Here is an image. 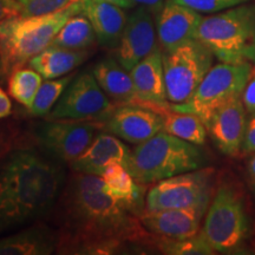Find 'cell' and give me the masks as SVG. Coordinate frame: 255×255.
<instances>
[{
    "label": "cell",
    "instance_id": "14",
    "mask_svg": "<svg viewBox=\"0 0 255 255\" xmlns=\"http://www.w3.org/2000/svg\"><path fill=\"white\" fill-rule=\"evenodd\" d=\"M247 120L241 98L222 105L207 121V131L223 154L237 156L244 145Z\"/></svg>",
    "mask_w": 255,
    "mask_h": 255
},
{
    "label": "cell",
    "instance_id": "23",
    "mask_svg": "<svg viewBox=\"0 0 255 255\" xmlns=\"http://www.w3.org/2000/svg\"><path fill=\"white\" fill-rule=\"evenodd\" d=\"M163 117V131L193 143L196 145L205 144L207 137L206 124L199 116L193 114L177 113L168 107L151 108Z\"/></svg>",
    "mask_w": 255,
    "mask_h": 255
},
{
    "label": "cell",
    "instance_id": "8",
    "mask_svg": "<svg viewBox=\"0 0 255 255\" xmlns=\"http://www.w3.org/2000/svg\"><path fill=\"white\" fill-rule=\"evenodd\" d=\"M213 169H197L158 181L146 191L145 210L194 209L205 214L212 195Z\"/></svg>",
    "mask_w": 255,
    "mask_h": 255
},
{
    "label": "cell",
    "instance_id": "33",
    "mask_svg": "<svg viewBox=\"0 0 255 255\" xmlns=\"http://www.w3.org/2000/svg\"><path fill=\"white\" fill-rule=\"evenodd\" d=\"M12 113V103L11 100L6 92L0 88V120L6 119Z\"/></svg>",
    "mask_w": 255,
    "mask_h": 255
},
{
    "label": "cell",
    "instance_id": "7",
    "mask_svg": "<svg viewBox=\"0 0 255 255\" xmlns=\"http://www.w3.org/2000/svg\"><path fill=\"white\" fill-rule=\"evenodd\" d=\"M214 55L199 40L191 39L163 52L167 100L171 104L186 103L212 69Z\"/></svg>",
    "mask_w": 255,
    "mask_h": 255
},
{
    "label": "cell",
    "instance_id": "37",
    "mask_svg": "<svg viewBox=\"0 0 255 255\" xmlns=\"http://www.w3.org/2000/svg\"><path fill=\"white\" fill-rule=\"evenodd\" d=\"M248 173H250L252 181L255 183V155L251 158L250 163H248Z\"/></svg>",
    "mask_w": 255,
    "mask_h": 255
},
{
    "label": "cell",
    "instance_id": "25",
    "mask_svg": "<svg viewBox=\"0 0 255 255\" xmlns=\"http://www.w3.org/2000/svg\"><path fill=\"white\" fill-rule=\"evenodd\" d=\"M43 77L32 68H19L9 73L8 92L13 100L24 105L27 110L31 109Z\"/></svg>",
    "mask_w": 255,
    "mask_h": 255
},
{
    "label": "cell",
    "instance_id": "2",
    "mask_svg": "<svg viewBox=\"0 0 255 255\" xmlns=\"http://www.w3.org/2000/svg\"><path fill=\"white\" fill-rule=\"evenodd\" d=\"M63 162L34 149L9 150L0 158V234L45 216L65 187Z\"/></svg>",
    "mask_w": 255,
    "mask_h": 255
},
{
    "label": "cell",
    "instance_id": "31",
    "mask_svg": "<svg viewBox=\"0 0 255 255\" xmlns=\"http://www.w3.org/2000/svg\"><path fill=\"white\" fill-rule=\"evenodd\" d=\"M242 149H244V151L246 152L255 151V111L254 113H252L251 119L247 122Z\"/></svg>",
    "mask_w": 255,
    "mask_h": 255
},
{
    "label": "cell",
    "instance_id": "4",
    "mask_svg": "<svg viewBox=\"0 0 255 255\" xmlns=\"http://www.w3.org/2000/svg\"><path fill=\"white\" fill-rule=\"evenodd\" d=\"M83 1L44 15H14L0 23V49L4 57L6 75L23 68L31 58L51 45L64 24L72 15L82 13Z\"/></svg>",
    "mask_w": 255,
    "mask_h": 255
},
{
    "label": "cell",
    "instance_id": "5",
    "mask_svg": "<svg viewBox=\"0 0 255 255\" xmlns=\"http://www.w3.org/2000/svg\"><path fill=\"white\" fill-rule=\"evenodd\" d=\"M195 39L222 63H255V5H238L202 18Z\"/></svg>",
    "mask_w": 255,
    "mask_h": 255
},
{
    "label": "cell",
    "instance_id": "38",
    "mask_svg": "<svg viewBox=\"0 0 255 255\" xmlns=\"http://www.w3.org/2000/svg\"><path fill=\"white\" fill-rule=\"evenodd\" d=\"M6 76L5 65H4V57H2L1 49H0V79H2Z\"/></svg>",
    "mask_w": 255,
    "mask_h": 255
},
{
    "label": "cell",
    "instance_id": "30",
    "mask_svg": "<svg viewBox=\"0 0 255 255\" xmlns=\"http://www.w3.org/2000/svg\"><path fill=\"white\" fill-rule=\"evenodd\" d=\"M18 14H21V6L17 0H0V23Z\"/></svg>",
    "mask_w": 255,
    "mask_h": 255
},
{
    "label": "cell",
    "instance_id": "17",
    "mask_svg": "<svg viewBox=\"0 0 255 255\" xmlns=\"http://www.w3.org/2000/svg\"><path fill=\"white\" fill-rule=\"evenodd\" d=\"M130 152L129 146L119 137L108 131L101 132L96 135L87 150L69 165L76 173L102 176L108 165L115 162L127 168Z\"/></svg>",
    "mask_w": 255,
    "mask_h": 255
},
{
    "label": "cell",
    "instance_id": "28",
    "mask_svg": "<svg viewBox=\"0 0 255 255\" xmlns=\"http://www.w3.org/2000/svg\"><path fill=\"white\" fill-rule=\"evenodd\" d=\"M21 6V15L34 17L58 12L78 0H17Z\"/></svg>",
    "mask_w": 255,
    "mask_h": 255
},
{
    "label": "cell",
    "instance_id": "24",
    "mask_svg": "<svg viewBox=\"0 0 255 255\" xmlns=\"http://www.w3.org/2000/svg\"><path fill=\"white\" fill-rule=\"evenodd\" d=\"M97 40L95 30L84 13H77L69 18V20L60 28L53 38L52 45L71 50H87Z\"/></svg>",
    "mask_w": 255,
    "mask_h": 255
},
{
    "label": "cell",
    "instance_id": "35",
    "mask_svg": "<svg viewBox=\"0 0 255 255\" xmlns=\"http://www.w3.org/2000/svg\"><path fill=\"white\" fill-rule=\"evenodd\" d=\"M8 143H7V138H6L5 135L0 133V158L4 156L6 152L8 151Z\"/></svg>",
    "mask_w": 255,
    "mask_h": 255
},
{
    "label": "cell",
    "instance_id": "1",
    "mask_svg": "<svg viewBox=\"0 0 255 255\" xmlns=\"http://www.w3.org/2000/svg\"><path fill=\"white\" fill-rule=\"evenodd\" d=\"M57 203L59 253L107 255L157 246L159 237L146 231L127 202L111 195L102 176L77 173Z\"/></svg>",
    "mask_w": 255,
    "mask_h": 255
},
{
    "label": "cell",
    "instance_id": "34",
    "mask_svg": "<svg viewBox=\"0 0 255 255\" xmlns=\"http://www.w3.org/2000/svg\"><path fill=\"white\" fill-rule=\"evenodd\" d=\"M164 1L165 0H131L133 6H144V7L150 9L151 12L159 11Z\"/></svg>",
    "mask_w": 255,
    "mask_h": 255
},
{
    "label": "cell",
    "instance_id": "18",
    "mask_svg": "<svg viewBox=\"0 0 255 255\" xmlns=\"http://www.w3.org/2000/svg\"><path fill=\"white\" fill-rule=\"evenodd\" d=\"M202 216V213L194 209H144L139 220L146 231L156 237L186 239L199 233Z\"/></svg>",
    "mask_w": 255,
    "mask_h": 255
},
{
    "label": "cell",
    "instance_id": "6",
    "mask_svg": "<svg viewBox=\"0 0 255 255\" xmlns=\"http://www.w3.org/2000/svg\"><path fill=\"white\" fill-rule=\"evenodd\" d=\"M252 75V63L216 64L212 66L189 101L181 104L169 103V109L196 115L206 124L219 108L242 97Z\"/></svg>",
    "mask_w": 255,
    "mask_h": 255
},
{
    "label": "cell",
    "instance_id": "15",
    "mask_svg": "<svg viewBox=\"0 0 255 255\" xmlns=\"http://www.w3.org/2000/svg\"><path fill=\"white\" fill-rule=\"evenodd\" d=\"M202 15L187 6L167 0L158 11L156 32L158 43L165 51H170L188 40L195 39Z\"/></svg>",
    "mask_w": 255,
    "mask_h": 255
},
{
    "label": "cell",
    "instance_id": "36",
    "mask_svg": "<svg viewBox=\"0 0 255 255\" xmlns=\"http://www.w3.org/2000/svg\"><path fill=\"white\" fill-rule=\"evenodd\" d=\"M105 1H109V2H111V4L120 6V7H122V8L133 7L131 0H105Z\"/></svg>",
    "mask_w": 255,
    "mask_h": 255
},
{
    "label": "cell",
    "instance_id": "22",
    "mask_svg": "<svg viewBox=\"0 0 255 255\" xmlns=\"http://www.w3.org/2000/svg\"><path fill=\"white\" fill-rule=\"evenodd\" d=\"M87 58V50H71L51 44L27 64L44 79H56L71 73Z\"/></svg>",
    "mask_w": 255,
    "mask_h": 255
},
{
    "label": "cell",
    "instance_id": "13",
    "mask_svg": "<svg viewBox=\"0 0 255 255\" xmlns=\"http://www.w3.org/2000/svg\"><path fill=\"white\" fill-rule=\"evenodd\" d=\"M151 13L149 8L138 6L128 17L122 37L115 49V59L128 71L158 47Z\"/></svg>",
    "mask_w": 255,
    "mask_h": 255
},
{
    "label": "cell",
    "instance_id": "11",
    "mask_svg": "<svg viewBox=\"0 0 255 255\" xmlns=\"http://www.w3.org/2000/svg\"><path fill=\"white\" fill-rule=\"evenodd\" d=\"M114 107L92 72H83L70 82L47 119L102 121Z\"/></svg>",
    "mask_w": 255,
    "mask_h": 255
},
{
    "label": "cell",
    "instance_id": "9",
    "mask_svg": "<svg viewBox=\"0 0 255 255\" xmlns=\"http://www.w3.org/2000/svg\"><path fill=\"white\" fill-rule=\"evenodd\" d=\"M247 218L240 196L231 188L222 187L210 203L200 233L215 252L237 248L247 233Z\"/></svg>",
    "mask_w": 255,
    "mask_h": 255
},
{
    "label": "cell",
    "instance_id": "29",
    "mask_svg": "<svg viewBox=\"0 0 255 255\" xmlns=\"http://www.w3.org/2000/svg\"><path fill=\"white\" fill-rule=\"evenodd\" d=\"M171 1L187 6L199 13H218L225 9L245 4L248 0H171Z\"/></svg>",
    "mask_w": 255,
    "mask_h": 255
},
{
    "label": "cell",
    "instance_id": "26",
    "mask_svg": "<svg viewBox=\"0 0 255 255\" xmlns=\"http://www.w3.org/2000/svg\"><path fill=\"white\" fill-rule=\"evenodd\" d=\"M75 75L64 76V77L56 79H46L45 82L41 83L39 90H38L36 98H34L33 104L31 109L28 110L32 116L41 117L46 116L51 113L57 102L62 97L63 92L68 88L70 82L72 81Z\"/></svg>",
    "mask_w": 255,
    "mask_h": 255
},
{
    "label": "cell",
    "instance_id": "3",
    "mask_svg": "<svg viewBox=\"0 0 255 255\" xmlns=\"http://www.w3.org/2000/svg\"><path fill=\"white\" fill-rule=\"evenodd\" d=\"M205 162V154L196 144L162 130L136 144L130 152L127 169L136 182L146 186L197 170Z\"/></svg>",
    "mask_w": 255,
    "mask_h": 255
},
{
    "label": "cell",
    "instance_id": "21",
    "mask_svg": "<svg viewBox=\"0 0 255 255\" xmlns=\"http://www.w3.org/2000/svg\"><path fill=\"white\" fill-rule=\"evenodd\" d=\"M92 75L115 104L136 103V91L130 72L115 58H105L92 69Z\"/></svg>",
    "mask_w": 255,
    "mask_h": 255
},
{
    "label": "cell",
    "instance_id": "39",
    "mask_svg": "<svg viewBox=\"0 0 255 255\" xmlns=\"http://www.w3.org/2000/svg\"><path fill=\"white\" fill-rule=\"evenodd\" d=\"M253 73H255V71H253Z\"/></svg>",
    "mask_w": 255,
    "mask_h": 255
},
{
    "label": "cell",
    "instance_id": "12",
    "mask_svg": "<svg viewBox=\"0 0 255 255\" xmlns=\"http://www.w3.org/2000/svg\"><path fill=\"white\" fill-rule=\"evenodd\" d=\"M163 117L151 108L137 103L116 104L102 120L105 131L131 144H139L163 130Z\"/></svg>",
    "mask_w": 255,
    "mask_h": 255
},
{
    "label": "cell",
    "instance_id": "16",
    "mask_svg": "<svg viewBox=\"0 0 255 255\" xmlns=\"http://www.w3.org/2000/svg\"><path fill=\"white\" fill-rule=\"evenodd\" d=\"M136 103L145 107H168L163 70V52L157 47L130 70Z\"/></svg>",
    "mask_w": 255,
    "mask_h": 255
},
{
    "label": "cell",
    "instance_id": "10",
    "mask_svg": "<svg viewBox=\"0 0 255 255\" xmlns=\"http://www.w3.org/2000/svg\"><path fill=\"white\" fill-rule=\"evenodd\" d=\"M100 123L89 121L47 120L34 126V138L47 155L70 164L91 144Z\"/></svg>",
    "mask_w": 255,
    "mask_h": 255
},
{
    "label": "cell",
    "instance_id": "27",
    "mask_svg": "<svg viewBox=\"0 0 255 255\" xmlns=\"http://www.w3.org/2000/svg\"><path fill=\"white\" fill-rule=\"evenodd\" d=\"M159 251L169 255H212L215 251L210 247L202 234L186 239L159 238L157 246Z\"/></svg>",
    "mask_w": 255,
    "mask_h": 255
},
{
    "label": "cell",
    "instance_id": "20",
    "mask_svg": "<svg viewBox=\"0 0 255 255\" xmlns=\"http://www.w3.org/2000/svg\"><path fill=\"white\" fill-rule=\"evenodd\" d=\"M83 13L94 27L97 41L108 49H116L128 17L120 6L105 0H82Z\"/></svg>",
    "mask_w": 255,
    "mask_h": 255
},
{
    "label": "cell",
    "instance_id": "32",
    "mask_svg": "<svg viewBox=\"0 0 255 255\" xmlns=\"http://www.w3.org/2000/svg\"><path fill=\"white\" fill-rule=\"evenodd\" d=\"M242 102H244L245 108H246L247 111L250 113H254L255 111V73L254 77H251L250 81H248L246 88H245L244 94H242L241 97Z\"/></svg>",
    "mask_w": 255,
    "mask_h": 255
},
{
    "label": "cell",
    "instance_id": "19",
    "mask_svg": "<svg viewBox=\"0 0 255 255\" xmlns=\"http://www.w3.org/2000/svg\"><path fill=\"white\" fill-rule=\"evenodd\" d=\"M59 231L46 223H36L0 239V255H50L58 251Z\"/></svg>",
    "mask_w": 255,
    "mask_h": 255
}]
</instances>
